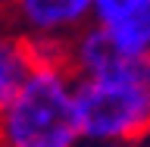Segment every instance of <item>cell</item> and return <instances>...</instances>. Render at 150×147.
<instances>
[{
    "label": "cell",
    "mask_w": 150,
    "mask_h": 147,
    "mask_svg": "<svg viewBox=\"0 0 150 147\" xmlns=\"http://www.w3.org/2000/svg\"><path fill=\"white\" fill-rule=\"evenodd\" d=\"M81 141L134 144L150 131V53H119L88 78H75Z\"/></svg>",
    "instance_id": "6da1fadb"
},
{
    "label": "cell",
    "mask_w": 150,
    "mask_h": 147,
    "mask_svg": "<svg viewBox=\"0 0 150 147\" xmlns=\"http://www.w3.org/2000/svg\"><path fill=\"white\" fill-rule=\"evenodd\" d=\"M75 72L66 63H38L28 85L0 110V147H78Z\"/></svg>",
    "instance_id": "7a4b0ae2"
},
{
    "label": "cell",
    "mask_w": 150,
    "mask_h": 147,
    "mask_svg": "<svg viewBox=\"0 0 150 147\" xmlns=\"http://www.w3.org/2000/svg\"><path fill=\"white\" fill-rule=\"evenodd\" d=\"M94 0H16L9 19L28 41H72L84 25H91Z\"/></svg>",
    "instance_id": "3957f363"
},
{
    "label": "cell",
    "mask_w": 150,
    "mask_h": 147,
    "mask_svg": "<svg viewBox=\"0 0 150 147\" xmlns=\"http://www.w3.org/2000/svg\"><path fill=\"white\" fill-rule=\"evenodd\" d=\"M91 22L106 31L119 53H150V0H94Z\"/></svg>",
    "instance_id": "277c9868"
},
{
    "label": "cell",
    "mask_w": 150,
    "mask_h": 147,
    "mask_svg": "<svg viewBox=\"0 0 150 147\" xmlns=\"http://www.w3.org/2000/svg\"><path fill=\"white\" fill-rule=\"evenodd\" d=\"M35 69V44L19 31H0V110L28 85Z\"/></svg>",
    "instance_id": "5b68a950"
},
{
    "label": "cell",
    "mask_w": 150,
    "mask_h": 147,
    "mask_svg": "<svg viewBox=\"0 0 150 147\" xmlns=\"http://www.w3.org/2000/svg\"><path fill=\"white\" fill-rule=\"evenodd\" d=\"M13 3H16V0H0V9H6V13H9V6H13Z\"/></svg>",
    "instance_id": "8992f818"
},
{
    "label": "cell",
    "mask_w": 150,
    "mask_h": 147,
    "mask_svg": "<svg viewBox=\"0 0 150 147\" xmlns=\"http://www.w3.org/2000/svg\"><path fill=\"white\" fill-rule=\"evenodd\" d=\"M97 147H134V144H97Z\"/></svg>",
    "instance_id": "52a82bcc"
}]
</instances>
